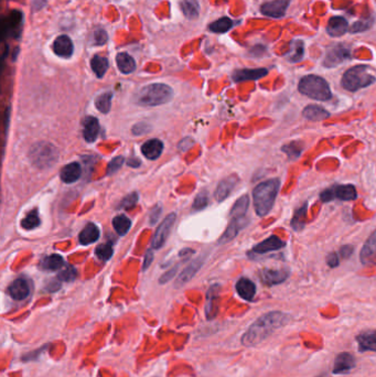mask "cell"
Masks as SVG:
<instances>
[{
	"mask_svg": "<svg viewBox=\"0 0 376 377\" xmlns=\"http://www.w3.org/2000/svg\"><path fill=\"white\" fill-rule=\"evenodd\" d=\"M289 316L280 311H272L263 315L253 323L242 337V344L256 346L265 341L276 330L287 325Z\"/></svg>",
	"mask_w": 376,
	"mask_h": 377,
	"instance_id": "1",
	"label": "cell"
},
{
	"mask_svg": "<svg viewBox=\"0 0 376 377\" xmlns=\"http://www.w3.org/2000/svg\"><path fill=\"white\" fill-rule=\"evenodd\" d=\"M280 188L279 179H272L258 184L253 191V202L258 216H265L275 204Z\"/></svg>",
	"mask_w": 376,
	"mask_h": 377,
	"instance_id": "2",
	"label": "cell"
},
{
	"mask_svg": "<svg viewBox=\"0 0 376 377\" xmlns=\"http://www.w3.org/2000/svg\"><path fill=\"white\" fill-rule=\"evenodd\" d=\"M173 97L172 88L161 83L147 85L139 91L136 103L142 106H159L171 101Z\"/></svg>",
	"mask_w": 376,
	"mask_h": 377,
	"instance_id": "3",
	"label": "cell"
},
{
	"mask_svg": "<svg viewBox=\"0 0 376 377\" xmlns=\"http://www.w3.org/2000/svg\"><path fill=\"white\" fill-rule=\"evenodd\" d=\"M298 90L302 95L316 101L327 102L332 97L328 82L318 75H307L299 82Z\"/></svg>",
	"mask_w": 376,
	"mask_h": 377,
	"instance_id": "4",
	"label": "cell"
},
{
	"mask_svg": "<svg viewBox=\"0 0 376 377\" xmlns=\"http://www.w3.org/2000/svg\"><path fill=\"white\" fill-rule=\"evenodd\" d=\"M369 70L371 69L366 66H356L351 68L343 74L341 84L349 92H356L372 85L375 83L376 78Z\"/></svg>",
	"mask_w": 376,
	"mask_h": 377,
	"instance_id": "5",
	"label": "cell"
},
{
	"mask_svg": "<svg viewBox=\"0 0 376 377\" xmlns=\"http://www.w3.org/2000/svg\"><path fill=\"white\" fill-rule=\"evenodd\" d=\"M30 158L33 164H36L41 169H44L55 163L57 159V150L53 145L39 143L31 148Z\"/></svg>",
	"mask_w": 376,
	"mask_h": 377,
	"instance_id": "6",
	"label": "cell"
},
{
	"mask_svg": "<svg viewBox=\"0 0 376 377\" xmlns=\"http://www.w3.org/2000/svg\"><path fill=\"white\" fill-rule=\"evenodd\" d=\"M357 198V191L352 184H337L326 188L320 193V200L322 202H331L334 200L340 201H353Z\"/></svg>",
	"mask_w": 376,
	"mask_h": 377,
	"instance_id": "7",
	"label": "cell"
},
{
	"mask_svg": "<svg viewBox=\"0 0 376 377\" xmlns=\"http://www.w3.org/2000/svg\"><path fill=\"white\" fill-rule=\"evenodd\" d=\"M175 219H177V215H175L174 213H171L161 222L159 227L157 228L154 237H152V241H151L152 248H155V249L161 248V247L164 245L170 232H171V229L173 227Z\"/></svg>",
	"mask_w": 376,
	"mask_h": 377,
	"instance_id": "8",
	"label": "cell"
},
{
	"mask_svg": "<svg viewBox=\"0 0 376 377\" xmlns=\"http://www.w3.org/2000/svg\"><path fill=\"white\" fill-rule=\"evenodd\" d=\"M22 14L21 11L13 10L10 15L3 20V29L2 33L3 37H10V38H18L21 30L22 25Z\"/></svg>",
	"mask_w": 376,
	"mask_h": 377,
	"instance_id": "9",
	"label": "cell"
},
{
	"mask_svg": "<svg viewBox=\"0 0 376 377\" xmlns=\"http://www.w3.org/2000/svg\"><path fill=\"white\" fill-rule=\"evenodd\" d=\"M290 272L288 268H264L261 270L260 277L264 285L266 286H276L279 284H283L289 277Z\"/></svg>",
	"mask_w": 376,
	"mask_h": 377,
	"instance_id": "10",
	"label": "cell"
},
{
	"mask_svg": "<svg viewBox=\"0 0 376 377\" xmlns=\"http://www.w3.org/2000/svg\"><path fill=\"white\" fill-rule=\"evenodd\" d=\"M285 246H286V243L283 239L279 238L278 236H276V235H272V236H269L265 240L261 241L260 244H257L253 247L252 253H254V254H257V255H265L270 252H276V250L284 248Z\"/></svg>",
	"mask_w": 376,
	"mask_h": 377,
	"instance_id": "11",
	"label": "cell"
},
{
	"mask_svg": "<svg viewBox=\"0 0 376 377\" xmlns=\"http://www.w3.org/2000/svg\"><path fill=\"white\" fill-rule=\"evenodd\" d=\"M355 357L350 354V353H340L336 357L333 364V374L336 375H345L349 374L352 369L355 367Z\"/></svg>",
	"mask_w": 376,
	"mask_h": 377,
	"instance_id": "12",
	"label": "cell"
},
{
	"mask_svg": "<svg viewBox=\"0 0 376 377\" xmlns=\"http://www.w3.org/2000/svg\"><path fill=\"white\" fill-rule=\"evenodd\" d=\"M350 51L349 49L344 48L343 45H338L334 46L330 51L327 53V56L323 61V64L328 68H333L337 67L339 64L343 63L344 61L350 58Z\"/></svg>",
	"mask_w": 376,
	"mask_h": 377,
	"instance_id": "13",
	"label": "cell"
},
{
	"mask_svg": "<svg viewBox=\"0 0 376 377\" xmlns=\"http://www.w3.org/2000/svg\"><path fill=\"white\" fill-rule=\"evenodd\" d=\"M289 3L290 0H273L264 4L261 7V11L263 15L268 17L281 18L285 16Z\"/></svg>",
	"mask_w": 376,
	"mask_h": 377,
	"instance_id": "14",
	"label": "cell"
},
{
	"mask_svg": "<svg viewBox=\"0 0 376 377\" xmlns=\"http://www.w3.org/2000/svg\"><path fill=\"white\" fill-rule=\"evenodd\" d=\"M360 259L363 265L376 264V229L369 235L365 244L362 247L360 253Z\"/></svg>",
	"mask_w": 376,
	"mask_h": 377,
	"instance_id": "15",
	"label": "cell"
},
{
	"mask_svg": "<svg viewBox=\"0 0 376 377\" xmlns=\"http://www.w3.org/2000/svg\"><path fill=\"white\" fill-rule=\"evenodd\" d=\"M237 182H238V178L236 175L227 176L226 179L222 180L219 183V185H217L215 194H214L216 201L217 202L224 201V200L228 196H230L231 192L233 191V188L235 187V185H236Z\"/></svg>",
	"mask_w": 376,
	"mask_h": 377,
	"instance_id": "16",
	"label": "cell"
},
{
	"mask_svg": "<svg viewBox=\"0 0 376 377\" xmlns=\"http://www.w3.org/2000/svg\"><path fill=\"white\" fill-rule=\"evenodd\" d=\"M268 74L266 69H244L237 70L233 73V80L235 82L244 81H256L260 80Z\"/></svg>",
	"mask_w": 376,
	"mask_h": 377,
	"instance_id": "17",
	"label": "cell"
},
{
	"mask_svg": "<svg viewBox=\"0 0 376 377\" xmlns=\"http://www.w3.org/2000/svg\"><path fill=\"white\" fill-rule=\"evenodd\" d=\"M356 342L360 352H376V330H367V331L361 332L356 337Z\"/></svg>",
	"mask_w": 376,
	"mask_h": 377,
	"instance_id": "18",
	"label": "cell"
},
{
	"mask_svg": "<svg viewBox=\"0 0 376 377\" xmlns=\"http://www.w3.org/2000/svg\"><path fill=\"white\" fill-rule=\"evenodd\" d=\"M74 46L72 40L68 35H60L53 42V51L56 55L62 57H70L73 54Z\"/></svg>",
	"mask_w": 376,
	"mask_h": 377,
	"instance_id": "19",
	"label": "cell"
},
{
	"mask_svg": "<svg viewBox=\"0 0 376 377\" xmlns=\"http://www.w3.org/2000/svg\"><path fill=\"white\" fill-rule=\"evenodd\" d=\"M348 30H349V23L343 17H339V16L332 17L328 22L327 31L329 34L331 35V37H334V38L341 37V35H343Z\"/></svg>",
	"mask_w": 376,
	"mask_h": 377,
	"instance_id": "20",
	"label": "cell"
},
{
	"mask_svg": "<svg viewBox=\"0 0 376 377\" xmlns=\"http://www.w3.org/2000/svg\"><path fill=\"white\" fill-rule=\"evenodd\" d=\"M30 293V286L25 278L16 279L9 286V294L15 300H25Z\"/></svg>",
	"mask_w": 376,
	"mask_h": 377,
	"instance_id": "21",
	"label": "cell"
},
{
	"mask_svg": "<svg viewBox=\"0 0 376 377\" xmlns=\"http://www.w3.org/2000/svg\"><path fill=\"white\" fill-rule=\"evenodd\" d=\"M236 291L240 298L252 301L256 294V286L250 279L243 277L236 282Z\"/></svg>",
	"mask_w": 376,
	"mask_h": 377,
	"instance_id": "22",
	"label": "cell"
},
{
	"mask_svg": "<svg viewBox=\"0 0 376 377\" xmlns=\"http://www.w3.org/2000/svg\"><path fill=\"white\" fill-rule=\"evenodd\" d=\"M246 225H247V221L245 220V217H233V219H231L230 225H228V227L226 228V231L224 235L221 237L220 241L221 243L230 241L231 239H233L235 236H236L240 229L244 228Z\"/></svg>",
	"mask_w": 376,
	"mask_h": 377,
	"instance_id": "23",
	"label": "cell"
},
{
	"mask_svg": "<svg viewBox=\"0 0 376 377\" xmlns=\"http://www.w3.org/2000/svg\"><path fill=\"white\" fill-rule=\"evenodd\" d=\"M302 116L305 119L314 120V121H322L327 119L330 113L327 109H325L321 106L318 105H308L302 110Z\"/></svg>",
	"mask_w": 376,
	"mask_h": 377,
	"instance_id": "24",
	"label": "cell"
},
{
	"mask_svg": "<svg viewBox=\"0 0 376 377\" xmlns=\"http://www.w3.org/2000/svg\"><path fill=\"white\" fill-rule=\"evenodd\" d=\"M162 150H163V144L158 139H150L148 141H146L142 147L143 155L146 158L151 159V160H155V159L159 158L160 155L162 154Z\"/></svg>",
	"mask_w": 376,
	"mask_h": 377,
	"instance_id": "25",
	"label": "cell"
},
{
	"mask_svg": "<svg viewBox=\"0 0 376 377\" xmlns=\"http://www.w3.org/2000/svg\"><path fill=\"white\" fill-rule=\"evenodd\" d=\"M83 135L87 143H94L99 133V123L95 117H86L83 123Z\"/></svg>",
	"mask_w": 376,
	"mask_h": 377,
	"instance_id": "26",
	"label": "cell"
},
{
	"mask_svg": "<svg viewBox=\"0 0 376 377\" xmlns=\"http://www.w3.org/2000/svg\"><path fill=\"white\" fill-rule=\"evenodd\" d=\"M81 175V167L78 162H72L70 164H67L61 170V180L66 183H73V182L78 181Z\"/></svg>",
	"mask_w": 376,
	"mask_h": 377,
	"instance_id": "27",
	"label": "cell"
},
{
	"mask_svg": "<svg viewBox=\"0 0 376 377\" xmlns=\"http://www.w3.org/2000/svg\"><path fill=\"white\" fill-rule=\"evenodd\" d=\"M116 63L120 72L124 74H131L136 70V62H135L133 56L125 52L117 54Z\"/></svg>",
	"mask_w": 376,
	"mask_h": 377,
	"instance_id": "28",
	"label": "cell"
},
{
	"mask_svg": "<svg viewBox=\"0 0 376 377\" xmlns=\"http://www.w3.org/2000/svg\"><path fill=\"white\" fill-rule=\"evenodd\" d=\"M99 237V229L98 227L93 223H89L87 225L83 228V231L80 233V241L83 245H89L96 241Z\"/></svg>",
	"mask_w": 376,
	"mask_h": 377,
	"instance_id": "29",
	"label": "cell"
},
{
	"mask_svg": "<svg viewBox=\"0 0 376 377\" xmlns=\"http://www.w3.org/2000/svg\"><path fill=\"white\" fill-rule=\"evenodd\" d=\"M304 55V43L300 40L292 41L290 43L289 51L287 52V60L292 63L300 62Z\"/></svg>",
	"mask_w": 376,
	"mask_h": 377,
	"instance_id": "30",
	"label": "cell"
},
{
	"mask_svg": "<svg viewBox=\"0 0 376 377\" xmlns=\"http://www.w3.org/2000/svg\"><path fill=\"white\" fill-rule=\"evenodd\" d=\"M202 266V258H198L196 259L195 262H193L191 265H189L183 272H182V274L179 276L178 278V281H177V285L178 286H181L185 284V282L190 281V279L192 278L193 276H195L197 274L198 270L200 269V267Z\"/></svg>",
	"mask_w": 376,
	"mask_h": 377,
	"instance_id": "31",
	"label": "cell"
},
{
	"mask_svg": "<svg viewBox=\"0 0 376 377\" xmlns=\"http://www.w3.org/2000/svg\"><path fill=\"white\" fill-rule=\"evenodd\" d=\"M249 205V198L248 196H243L240 197L236 202L234 203L233 208L231 210V219L233 217H245L246 212L248 210Z\"/></svg>",
	"mask_w": 376,
	"mask_h": 377,
	"instance_id": "32",
	"label": "cell"
},
{
	"mask_svg": "<svg viewBox=\"0 0 376 377\" xmlns=\"http://www.w3.org/2000/svg\"><path fill=\"white\" fill-rule=\"evenodd\" d=\"M180 7L187 19H195L199 16L200 6L197 0H182Z\"/></svg>",
	"mask_w": 376,
	"mask_h": 377,
	"instance_id": "33",
	"label": "cell"
},
{
	"mask_svg": "<svg viewBox=\"0 0 376 377\" xmlns=\"http://www.w3.org/2000/svg\"><path fill=\"white\" fill-rule=\"evenodd\" d=\"M108 60L106 57L101 56V55H95L91 61V67L92 70L94 71V73L96 74L97 78H103L104 74L106 73V71L108 70Z\"/></svg>",
	"mask_w": 376,
	"mask_h": 377,
	"instance_id": "34",
	"label": "cell"
},
{
	"mask_svg": "<svg viewBox=\"0 0 376 377\" xmlns=\"http://www.w3.org/2000/svg\"><path fill=\"white\" fill-rule=\"evenodd\" d=\"M281 150L285 152L290 160H296L302 154L303 144L301 141H292V143L285 145Z\"/></svg>",
	"mask_w": 376,
	"mask_h": 377,
	"instance_id": "35",
	"label": "cell"
},
{
	"mask_svg": "<svg viewBox=\"0 0 376 377\" xmlns=\"http://www.w3.org/2000/svg\"><path fill=\"white\" fill-rule=\"evenodd\" d=\"M307 210H308V204L304 203L301 208H299L296 210L295 215H293V219L291 221V226L295 229L296 232H300L304 227V219H305V214H307Z\"/></svg>",
	"mask_w": 376,
	"mask_h": 377,
	"instance_id": "36",
	"label": "cell"
},
{
	"mask_svg": "<svg viewBox=\"0 0 376 377\" xmlns=\"http://www.w3.org/2000/svg\"><path fill=\"white\" fill-rule=\"evenodd\" d=\"M63 264V258L60 255H51L43 259L42 263H41V268L52 272V270H57L62 268Z\"/></svg>",
	"mask_w": 376,
	"mask_h": 377,
	"instance_id": "37",
	"label": "cell"
},
{
	"mask_svg": "<svg viewBox=\"0 0 376 377\" xmlns=\"http://www.w3.org/2000/svg\"><path fill=\"white\" fill-rule=\"evenodd\" d=\"M233 27V21L227 17H223L221 19L212 22L210 25V30L215 33H224Z\"/></svg>",
	"mask_w": 376,
	"mask_h": 377,
	"instance_id": "38",
	"label": "cell"
},
{
	"mask_svg": "<svg viewBox=\"0 0 376 377\" xmlns=\"http://www.w3.org/2000/svg\"><path fill=\"white\" fill-rule=\"evenodd\" d=\"M113 226L119 235H125L132 226V222L125 215H118L113 220Z\"/></svg>",
	"mask_w": 376,
	"mask_h": 377,
	"instance_id": "39",
	"label": "cell"
},
{
	"mask_svg": "<svg viewBox=\"0 0 376 377\" xmlns=\"http://www.w3.org/2000/svg\"><path fill=\"white\" fill-rule=\"evenodd\" d=\"M111 97H113V94L109 92L104 93L102 94V95L97 96V98L95 99V106L97 107V109L101 111V113L103 114L108 113L110 109V106H111Z\"/></svg>",
	"mask_w": 376,
	"mask_h": 377,
	"instance_id": "40",
	"label": "cell"
},
{
	"mask_svg": "<svg viewBox=\"0 0 376 377\" xmlns=\"http://www.w3.org/2000/svg\"><path fill=\"white\" fill-rule=\"evenodd\" d=\"M39 224H40V217H39V214H38V212L36 210L31 211L30 213H28V215L21 222L22 227L25 229H28V231H30V229L38 227Z\"/></svg>",
	"mask_w": 376,
	"mask_h": 377,
	"instance_id": "41",
	"label": "cell"
},
{
	"mask_svg": "<svg viewBox=\"0 0 376 377\" xmlns=\"http://www.w3.org/2000/svg\"><path fill=\"white\" fill-rule=\"evenodd\" d=\"M95 254L102 261H108L113 256V247H111L110 244L99 245L95 250Z\"/></svg>",
	"mask_w": 376,
	"mask_h": 377,
	"instance_id": "42",
	"label": "cell"
},
{
	"mask_svg": "<svg viewBox=\"0 0 376 377\" xmlns=\"http://www.w3.org/2000/svg\"><path fill=\"white\" fill-rule=\"evenodd\" d=\"M75 277H76V270H75V268L70 267V266L67 267V268L62 269L61 272L58 273V275H57L58 280L67 281V282L73 281L75 279Z\"/></svg>",
	"mask_w": 376,
	"mask_h": 377,
	"instance_id": "43",
	"label": "cell"
},
{
	"mask_svg": "<svg viewBox=\"0 0 376 377\" xmlns=\"http://www.w3.org/2000/svg\"><path fill=\"white\" fill-rule=\"evenodd\" d=\"M208 203H209L208 192L203 191L201 193H199L197 196L195 202H193V209H195V210H202L208 205Z\"/></svg>",
	"mask_w": 376,
	"mask_h": 377,
	"instance_id": "44",
	"label": "cell"
},
{
	"mask_svg": "<svg viewBox=\"0 0 376 377\" xmlns=\"http://www.w3.org/2000/svg\"><path fill=\"white\" fill-rule=\"evenodd\" d=\"M107 40H108L107 32L103 30V29H98V30L94 32V41H95V44L103 45L106 43Z\"/></svg>",
	"mask_w": 376,
	"mask_h": 377,
	"instance_id": "45",
	"label": "cell"
},
{
	"mask_svg": "<svg viewBox=\"0 0 376 377\" xmlns=\"http://www.w3.org/2000/svg\"><path fill=\"white\" fill-rule=\"evenodd\" d=\"M122 164H124V158L122 157H116L113 159L108 164V174L117 171V170L120 169Z\"/></svg>",
	"mask_w": 376,
	"mask_h": 377,
	"instance_id": "46",
	"label": "cell"
},
{
	"mask_svg": "<svg viewBox=\"0 0 376 377\" xmlns=\"http://www.w3.org/2000/svg\"><path fill=\"white\" fill-rule=\"evenodd\" d=\"M137 201H138L137 193H132V194H129L128 197L124 198L120 206H121V208H126V209L132 208V206H134L135 204L137 203Z\"/></svg>",
	"mask_w": 376,
	"mask_h": 377,
	"instance_id": "47",
	"label": "cell"
},
{
	"mask_svg": "<svg viewBox=\"0 0 376 377\" xmlns=\"http://www.w3.org/2000/svg\"><path fill=\"white\" fill-rule=\"evenodd\" d=\"M371 27V20H365L362 22H355L352 28L350 29L351 32H361V31H365L366 29Z\"/></svg>",
	"mask_w": 376,
	"mask_h": 377,
	"instance_id": "48",
	"label": "cell"
},
{
	"mask_svg": "<svg viewBox=\"0 0 376 377\" xmlns=\"http://www.w3.org/2000/svg\"><path fill=\"white\" fill-rule=\"evenodd\" d=\"M327 264H328V266L331 268L338 267L340 264L339 254H337V253H331V254H329L327 257Z\"/></svg>",
	"mask_w": 376,
	"mask_h": 377,
	"instance_id": "49",
	"label": "cell"
},
{
	"mask_svg": "<svg viewBox=\"0 0 376 377\" xmlns=\"http://www.w3.org/2000/svg\"><path fill=\"white\" fill-rule=\"evenodd\" d=\"M354 252V247L352 245H344L340 248V252H339V256L341 258H349L351 257V255L353 254Z\"/></svg>",
	"mask_w": 376,
	"mask_h": 377,
	"instance_id": "50",
	"label": "cell"
},
{
	"mask_svg": "<svg viewBox=\"0 0 376 377\" xmlns=\"http://www.w3.org/2000/svg\"><path fill=\"white\" fill-rule=\"evenodd\" d=\"M149 131V126L146 125V123H138V125H135L133 128V133L135 135H140V134H145Z\"/></svg>",
	"mask_w": 376,
	"mask_h": 377,
	"instance_id": "51",
	"label": "cell"
},
{
	"mask_svg": "<svg viewBox=\"0 0 376 377\" xmlns=\"http://www.w3.org/2000/svg\"><path fill=\"white\" fill-rule=\"evenodd\" d=\"M160 213H161V208H159V206H157L156 209L152 210V212L150 213V223L151 224H156L158 219H159Z\"/></svg>",
	"mask_w": 376,
	"mask_h": 377,
	"instance_id": "52",
	"label": "cell"
},
{
	"mask_svg": "<svg viewBox=\"0 0 376 377\" xmlns=\"http://www.w3.org/2000/svg\"><path fill=\"white\" fill-rule=\"evenodd\" d=\"M152 258H154V254H152V252L149 249L148 252L146 253V256H145V263H144V269L145 270L148 268L149 265L152 263Z\"/></svg>",
	"mask_w": 376,
	"mask_h": 377,
	"instance_id": "53",
	"label": "cell"
},
{
	"mask_svg": "<svg viewBox=\"0 0 376 377\" xmlns=\"http://www.w3.org/2000/svg\"><path fill=\"white\" fill-rule=\"evenodd\" d=\"M174 274H175V268H174V269H172V270H170V272H169V273L164 274V275L162 276V278L160 279V284H164V282H167L168 280H170V279H171V278H172V277L174 276Z\"/></svg>",
	"mask_w": 376,
	"mask_h": 377,
	"instance_id": "54",
	"label": "cell"
}]
</instances>
